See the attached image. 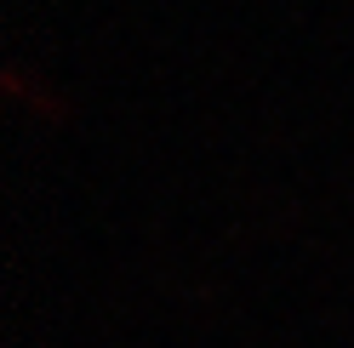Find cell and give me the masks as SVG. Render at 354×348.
<instances>
[{"mask_svg": "<svg viewBox=\"0 0 354 348\" xmlns=\"http://www.w3.org/2000/svg\"><path fill=\"white\" fill-rule=\"evenodd\" d=\"M0 92L17 97L24 108H35V115H46V120H57V115H63L57 92H46V86H29V80H24V69H6V75H0Z\"/></svg>", "mask_w": 354, "mask_h": 348, "instance_id": "1", "label": "cell"}]
</instances>
